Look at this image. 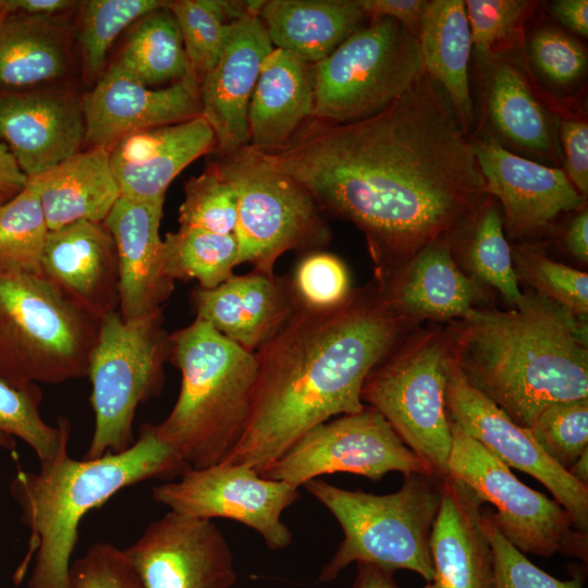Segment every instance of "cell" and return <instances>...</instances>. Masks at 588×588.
<instances>
[{"label": "cell", "instance_id": "obj_22", "mask_svg": "<svg viewBox=\"0 0 588 588\" xmlns=\"http://www.w3.org/2000/svg\"><path fill=\"white\" fill-rule=\"evenodd\" d=\"M41 271L96 319L119 311L118 255L103 222L79 220L49 231Z\"/></svg>", "mask_w": 588, "mask_h": 588}, {"label": "cell", "instance_id": "obj_30", "mask_svg": "<svg viewBox=\"0 0 588 588\" xmlns=\"http://www.w3.org/2000/svg\"><path fill=\"white\" fill-rule=\"evenodd\" d=\"M259 17L273 48L314 64L368 20L358 0H268Z\"/></svg>", "mask_w": 588, "mask_h": 588}, {"label": "cell", "instance_id": "obj_26", "mask_svg": "<svg viewBox=\"0 0 588 588\" xmlns=\"http://www.w3.org/2000/svg\"><path fill=\"white\" fill-rule=\"evenodd\" d=\"M196 318L249 352H257L285 324L295 308L291 286L258 271L233 275L192 293Z\"/></svg>", "mask_w": 588, "mask_h": 588}, {"label": "cell", "instance_id": "obj_51", "mask_svg": "<svg viewBox=\"0 0 588 588\" xmlns=\"http://www.w3.org/2000/svg\"><path fill=\"white\" fill-rule=\"evenodd\" d=\"M79 2L73 0H5V13L33 16H57L66 14Z\"/></svg>", "mask_w": 588, "mask_h": 588}, {"label": "cell", "instance_id": "obj_14", "mask_svg": "<svg viewBox=\"0 0 588 588\" xmlns=\"http://www.w3.org/2000/svg\"><path fill=\"white\" fill-rule=\"evenodd\" d=\"M152 500L197 518H228L256 531L270 550H283L293 541L282 513L299 499L298 488L259 475L243 464L218 463L187 467L179 480L151 489Z\"/></svg>", "mask_w": 588, "mask_h": 588}, {"label": "cell", "instance_id": "obj_50", "mask_svg": "<svg viewBox=\"0 0 588 588\" xmlns=\"http://www.w3.org/2000/svg\"><path fill=\"white\" fill-rule=\"evenodd\" d=\"M551 14L571 32L587 38L588 36V1L558 0L551 7Z\"/></svg>", "mask_w": 588, "mask_h": 588}, {"label": "cell", "instance_id": "obj_29", "mask_svg": "<svg viewBox=\"0 0 588 588\" xmlns=\"http://www.w3.org/2000/svg\"><path fill=\"white\" fill-rule=\"evenodd\" d=\"M37 188L49 231L79 220L103 222L120 198L108 148L89 147L29 179Z\"/></svg>", "mask_w": 588, "mask_h": 588}, {"label": "cell", "instance_id": "obj_28", "mask_svg": "<svg viewBox=\"0 0 588 588\" xmlns=\"http://www.w3.org/2000/svg\"><path fill=\"white\" fill-rule=\"evenodd\" d=\"M72 62L66 14L0 19V93L54 86L69 74Z\"/></svg>", "mask_w": 588, "mask_h": 588}, {"label": "cell", "instance_id": "obj_27", "mask_svg": "<svg viewBox=\"0 0 588 588\" xmlns=\"http://www.w3.org/2000/svg\"><path fill=\"white\" fill-rule=\"evenodd\" d=\"M315 64L273 48L265 58L248 107V146H282L314 113Z\"/></svg>", "mask_w": 588, "mask_h": 588}, {"label": "cell", "instance_id": "obj_17", "mask_svg": "<svg viewBox=\"0 0 588 588\" xmlns=\"http://www.w3.org/2000/svg\"><path fill=\"white\" fill-rule=\"evenodd\" d=\"M485 193L502 206L504 232L524 238L542 232L559 215L584 208V198L562 169L516 155L494 137L471 142Z\"/></svg>", "mask_w": 588, "mask_h": 588}, {"label": "cell", "instance_id": "obj_23", "mask_svg": "<svg viewBox=\"0 0 588 588\" xmlns=\"http://www.w3.org/2000/svg\"><path fill=\"white\" fill-rule=\"evenodd\" d=\"M164 199L120 196L103 224L110 232L119 264V314L123 320L161 310L174 282L162 267L159 234Z\"/></svg>", "mask_w": 588, "mask_h": 588}, {"label": "cell", "instance_id": "obj_3", "mask_svg": "<svg viewBox=\"0 0 588 588\" xmlns=\"http://www.w3.org/2000/svg\"><path fill=\"white\" fill-rule=\"evenodd\" d=\"M444 331L468 382L524 428L553 403L588 399L586 318L534 291L510 310L476 307Z\"/></svg>", "mask_w": 588, "mask_h": 588}, {"label": "cell", "instance_id": "obj_55", "mask_svg": "<svg viewBox=\"0 0 588 588\" xmlns=\"http://www.w3.org/2000/svg\"><path fill=\"white\" fill-rule=\"evenodd\" d=\"M571 476L588 486V449L585 450L567 470Z\"/></svg>", "mask_w": 588, "mask_h": 588}, {"label": "cell", "instance_id": "obj_37", "mask_svg": "<svg viewBox=\"0 0 588 588\" xmlns=\"http://www.w3.org/2000/svg\"><path fill=\"white\" fill-rule=\"evenodd\" d=\"M49 233L35 183L0 205V267L41 274V259Z\"/></svg>", "mask_w": 588, "mask_h": 588}, {"label": "cell", "instance_id": "obj_38", "mask_svg": "<svg viewBox=\"0 0 588 588\" xmlns=\"http://www.w3.org/2000/svg\"><path fill=\"white\" fill-rule=\"evenodd\" d=\"M163 0H88L79 2L78 42L84 75L88 81L102 74L107 54L118 36L149 12L167 7Z\"/></svg>", "mask_w": 588, "mask_h": 588}, {"label": "cell", "instance_id": "obj_36", "mask_svg": "<svg viewBox=\"0 0 588 588\" xmlns=\"http://www.w3.org/2000/svg\"><path fill=\"white\" fill-rule=\"evenodd\" d=\"M41 397L36 383L17 388L0 378V432L23 440L47 466L68 455L71 427L64 417L58 426L47 424L39 412Z\"/></svg>", "mask_w": 588, "mask_h": 588}, {"label": "cell", "instance_id": "obj_20", "mask_svg": "<svg viewBox=\"0 0 588 588\" xmlns=\"http://www.w3.org/2000/svg\"><path fill=\"white\" fill-rule=\"evenodd\" d=\"M272 49L258 15L230 23L221 56L199 84L201 117L215 133L216 152L248 146L249 101L261 64Z\"/></svg>", "mask_w": 588, "mask_h": 588}, {"label": "cell", "instance_id": "obj_13", "mask_svg": "<svg viewBox=\"0 0 588 588\" xmlns=\"http://www.w3.org/2000/svg\"><path fill=\"white\" fill-rule=\"evenodd\" d=\"M390 471L437 475L380 413L365 406L316 426L259 475L299 488L328 474L350 473L379 480Z\"/></svg>", "mask_w": 588, "mask_h": 588}, {"label": "cell", "instance_id": "obj_8", "mask_svg": "<svg viewBox=\"0 0 588 588\" xmlns=\"http://www.w3.org/2000/svg\"><path fill=\"white\" fill-rule=\"evenodd\" d=\"M449 358L444 330H416L371 369L360 393L362 402L440 477L449 476L452 446L445 406Z\"/></svg>", "mask_w": 588, "mask_h": 588}, {"label": "cell", "instance_id": "obj_7", "mask_svg": "<svg viewBox=\"0 0 588 588\" xmlns=\"http://www.w3.org/2000/svg\"><path fill=\"white\" fill-rule=\"evenodd\" d=\"M100 320L41 274L0 267V378L23 388L88 376Z\"/></svg>", "mask_w": 588, "mask_h": 588}, {"label": "cell", "instance_id": "obj_5", "mask_svg": "<svg viewBox=\"0 0 588 588\" xmlns=\"http://www.w3.org/2000/svg\"><path fill=\"white\" fill-rule=\"evenodd\" d=\"M181 388L158 437L193 468L220 463L238 442L249 415L257 359L196 318L170 335Z\"/></svg>", "mask_w": 588, "mask_h": 588}, {"label": "cell", "instance_id": "obj_25", "mask_svg": "<svg viewBox=\"0 0 588 588\" xmlns=\"http://www.w3.org/2000/svg\"><path fill=\"white\" fill-rule=\"evenodd\" d=\"M429 550L433 578L424 588H494L490 542L481 523L485 503L464 483L443 477Z\"/></svg>", "mask_w": 588, "mask_h": 588}, {"label": "cell", "instance_id": "obj_43", "mask_svg": "<svg viewBox=\"0 0 588 588\" xmlns=\"http://www.w3.org/2000/svg\"><path fill=\"white\" fill-rule=\"evenodd\" d=\"M290 286L297 305L321 311L343 305L352 294L345 265L322 252H313L299 261Z\"/></svg>", "mask_w": 588, "mask_h": 588}, {"label": "cell", "instance_id": "obj_11", "mask_svg": "<svg viewBox=\"0 0 588 588\" xmlns=\"http://www.w3.org/2000/svg\"><path fill=\"white\" fill-rule=\"evenodd\" d=\"M236 194L234 235L240 264L273 275L279 257L328 243L330 229L310 193L290 175L272 168L249 146L219 154L210 162Z\"/></svg>", "mask_w": 588, "mask_h": 588}, {"label": "cell", "instance_id": "obj_2", "mask_svg": "<svg viewBox=\"0 0 588 588\" xmlns=\"http://www.w3.org/2000/svg\"><path fill=\"white\" fill-rule=\"evenodd\" d=\"M413 327L387 306L377 286L352 292L331 310L295 303L281 330L255 352L247 422L220 463L260 474L316 426L363 411L366 377Z\"/></svg>", "mask_w": 588, "mask_h": 588}, {"label": "cell", "instance_id": "obj_21", "mask_svg": "<svg viewBox=\"0 0 588 588\" xmlns=\"http://www.w3.org/2000/svg\"><path fill=\"white\" fill-rule=\"evenodd\" d=\"M451 240L427 245L403 265L377 277V290L400 318L416 326L422 320H455L487 299V289L461 270Z\"/></svg>", "mask_w": 588, "mask_h": 588}, {"label": "cell", "instance_id": "obj_58", "mask_svg": "<svg viewBox=\"0 0 588 588\" xmlns=\"http://www.w3.org/2000/svg\"><path fill=\"white\" fill-rule=\"evenodd\" d=\"M1 196H2V194H0V199H1Z\"/></svg>", "mask_w": 588, "mask_h": 588}, {"label": "cell", "instance_id": "obj_35", "mask_svg": "<svg viewBox=\"0 0 588 588\" xmlns=\"http://www.w3.org/2000/svg\"><path fill=\"white\" fill-rule=\"evenodd\" d=\"M457 243H462L469 275L497 290L513 307L522 301L524 293L519 289L512 248L505 237L502 212L491 197L486 198L476 218L454 244Z\"/></svg>", "mask_w": 588, "mask_h": 588}, {"label": "cell", "instance_id": "obj_42", "mask_svg": "<svg viewBox=\"0 0 588 588\" xmlns=\"http://www.w3.org/2000/svg\"><path fill=\"white\" fill-rule=\"evenodd\" d=\"M528 429L544 453L568 470L588 449V399L547 406Z\"/></svg>", "mask_w": 588, "mask_h": 588}, {"label": "cell", "instance_id": "obj_31", "mask_svg": "<svg viewBox=\"0 0 588 588\" xmlns=\"http://www.w3.org/2000/svg\"><path fill=\"white\" fill-rule=\"evenodd\" d=\"M418 42L426 74L443 89L467 135L474 117L468 73L473 39L465 1H426Z\"/></svg>", "mask_w": 588, "mask_h": 588}, {"label": "cell", "instance_id": "obj_9", "mask_svg": "<svg viewBox=\"0 0 588 588\" xmlns=\"http://www.w3.org/2000/svg\"><path fill=\"white\" fill-rule=\"evenodd\" d=\"M161 310L132 320L114 311L101 319L87 376L95 429L83 458L121 453L135 442L136 409L162 390L170 358Z\"/></svg>", "mask_w": 588, "mask_h": 588}, {"label": "cell", "instance_id": "obj_18", "mask_svg": "<svg viewBox=\"0 0 588 588\" xmlns=\"http://www.w3.org/2000/svg\"><path fill=\"white\" fill-rule=\"evenodd\" d=\"M85 142L111 147L122 137L201 115L199 84L186 78L151 89L113 62L83 98Z\"/></svg>", "mask_w": 588, "mask_h": 588}, {"label": "cell", "instance_id": "obj_48", "mask_svg": "<svg viewBox=\"0 0 588 588\" xmlns=\"http://www.w3.org/2000/svg\"><path fill=\"white\" fill-rule=\"evenodd\" d=\"M564 172L577 192L588 194V125L586 121L565 119L560 126Z\"/></svg>", "mask_w": 588, "mask_h": 588}, {"label": "cell", "instance_id": "obj_32", "mask_svg": "<svg viewBox=\"0 0 588 588\" xmlns=\"http://www.w3.org/2000/svg\"><path fill=\"white\" fill-rule=\"evenodd\" d=\"M485 101L488 120L501 140L528 155L555 160V139L548 115L514 65L493 60Z\"/></svg>", "mask_w": 588, "mask_h": 588}, {"label": "cell", "instance_id": "obj_12", "mask_svg": "<svg viewBox=\"0 0 588 588\" xmlns=\"http://www.w3.org/2000/svg\"><path fill=\"white\" fill-rule=\"evenodd\" d=\"M449 476L471 489L497 511L501 534L523 553H556L588 560V532L580 530L555 500L523 483L499 458L450 420Z\"/></svg>", "mask_w": 588, "mask_h": 588}, {"label": "cell", "instance_id": "obj_54", "mask_svg": "<svg viewBox=\"0 0 588 588\" xmlns=\"http://www.w3.org/2000/svg\"><path fill=\"white\" fill-rule=\"evenodd\" d=\"M356 564V575L351 588H399L393 572L372 564Z\"/></svg>", "mask_w": 588, "mask_h": 588}, {"label": "cell", "instance_id": "obj_46", "mask_svg": "<svg viewBox=\"0 0 588 588\" xmlns=\"http://www.w3.org/2000/svg\"><path fill=\"white\" fill-rule=\"evenodd\" d=\"M529 52L538 71L556 85L577 82L587 68L585 47L553 27H541L532 34Z\"/></svg>", "mask_w": 588, "mask_h": 588}, {"label": "cell", "instance_id": "obj_15", "mask_svg": "<svg viewBox=\"0 0 588 588\" xmlns=\"http://www.w3.org/2000/svg\"><path fill=\"white\" fill-rule=\"evenodd\" d=\"M449 419L507 467L522 470L547 487L576 526L588 532V486L550 458L528 428L514 422L473 387L449 358L445 382Z\"/></svg>", "mask_w": 588, "mask_h": 588}, {"label": "cell", "instance_id": "obj_6", "mask_svg": "<svg viewBox=\"0 0 588 588\" xmlns=\"http://www.w3.org/2000/svg\"><path fill=\"white\" fill-rule=\"evenodd\" d=\"M438 475L404 476L392 493L346 490L321 478L303 487L335 517L343 539L320 571L318 580H334L352 563H367L395 572L408 569L426 583L433 578L429 538L441 499Z\"/></svg>", "mask_w": 588, "mask_h": 588}, {"label": "cell", "instance_id": "obj_41", "mask_svg": "<svg viewBox=\"0 0 588 588\" xmlns=\"http://www.w3.org/2000/svg\"><path fill=\"white\" fill-rule=\"evenodd\" d=\"M185 198L179 208L180 226L217 234H233L237 221L236 194L230 182L209 163L184 186Z\"/></svg>", "mask_w": 588, "mask_h": 588}, {"label": "cell", "instance_id": "obj_40", "mask_svg": "<svg viewBox=\"0 0 588 588\" xmlns=\"http://www.w3.org/2000/svg\"><path fill=\"white\" fill-rule=\"evenodd\" d=\"M516 277L534 292L564 306L577 317L588 313V274L549 258L539 248L512 249Z\"/></svg>", "mask_w": 588, "mask_h": 588}, {"label": "cell", "instance_id": "obj_1", "mask_svg": "<svg viewBox=\"0 0 588 588\" xmlns=\"http://www.w3.org/2000/svg\"><path fill=\"white\" fill-rule=\"evenodd\" d=\"M467 136L425 72L369 118H310L282 146L253 149L302 184L322 211L353 222L380 277L431 243H455L478 215L488 196Z\"/></svg>", "mask_w": 588, "mask_h": 588}, {"label": "cell", "instance_id": "obj_57", "mask_svg": "<svg viewBox=\"0 0 588 588\" xmlns=\"http://www.w3.org/2000/svg\"><path fill=\"white\" fill-rule=\"evenodd\" d=\"M7 15L5 13V0H0V19Z\"/></svg>", "mask_w": 588, "mask_h": 588}, {"label": "cell", "instance_id": "obj_33", "mask_svg": "<svg viewBox=\"0 0 588 588\" xmlns=\"http://www.w3.org/2000/svg\"><path fill=\"white\" fill-rule=\"evenodd\" d=\"M169 5L138 20L115 61L148 87L194 78L179 24Z\"/></svg>", "mask_w": 588, "mask_h": 588}, {"label": "cell", "instance_id": "obj_53", "mask_svg": "<svg viewBox=\"0 0 588 588\" xmlns=\"http://www.w3.org/2000/svg\"><path fill=\"white\" fill-rule=\"evenodd\" d=\"M27 181L11 150L0 142V194L19 193Z\"/></svg>", "mask_w": 588, "mask_h": 588}, {"label": "cell", "instance_id": "obj_39", "mask_svg": "<svg viewBox=\"0 0 588 588\" xmlns=\"http://www.w3.org/2000/svg\"><path fill=\"white\" fill-rule=\"evenodd\" d=\"M179 24L191 73L200 84L219 60L229 30L223 0L170 1Z\"/></svg>", "mask_w": 588, "mask_h": 588}, {"label": "cell", "instance_id": "obj_52", "mask_svg": "<svg viewBox=\"0 0 588 588\" xmlns=\"http://www.w3.org/2000/svg\"><path fill=\"white\" fill-rule=\"evenodd\" d=\"M564 244L567 250L579 261H588V211L587 208L579 210L572 220L564 235Z\"/></svg>", "mask_w": 588, "mask_h": 588}, {"label": "cell", "instance_id": "obj_44", "mask_svg": "<svg viewBox=\"0 0 588 588\" xmlns=\"http://www.w3.org/2000/svg\"><path fill=\"white\" fill-rule=\"evenodd\" d=\"M481 523L492 551L494 588H583L579 575L561 580L531 563L501 534L490 509H481Z\"/></svg>", "mask_w": 588, "mask_h": 588}, {"label": "cell", "instance_id": "obj_4", "mask_svg": "<svg viewBox=\"0 0 588 588\" xmlns=\"http://www.w3.org/2000/svg\"><path fill=\"white\" fill-rule=\"evenodd\" d=\"M189 465L163 442L155 425L143 424L135 442L121 453L74 460L68 455L38 473L19 469L10 493L29 529L27 552L13 580L34 566L28 588H71V558L84 516L115 493L148 479L179 478Z\"/></svg>", "mask_w": 588, "mask_h": 588}, {"label": "cell", "instance_id": "obj_19", "mask_svg": "<svg viewBox=\"0 0 588 588\" xmlns=\"http://www.w3.org/2000/svg\"><path fill=\"white\" fill-rule=\"evenodd\" d=\"M0 138L27 179L36 177L79 151L83 98L57 86L0 93Z\"/></svg>", "mask_w": 588, "mask_h": 588}, {"label": "cell", "instance_id": "obj_49", "mask_svg": "<svg viewBox=\"0 0 588 588\" xmlns=\"http://www.w3.org/2000/svg\"><path fill=\"white\" fill-rule=\"evenodd\" d=\"M368 19L391 17L401 23L418 38L421 16L426 1L424 0H358Z\"/></svg>", "mask_w": 588, "mask_h": 588}, {"label": "cell", "instance_id": "obj_47", "mask_svg": "<svg viewBox=\"0 0 588 588\" xmlns=\"http://www.w3.org/2000/svg\"><path fill=\"white\" fill-rule=\"evenodd\" d=\"M71 588H144L124 550L96 542L70 566Z\"/></svg>", "mask_w": 588, "mask_h": 588}, {"label": "cell", "instance_id": "obj_24", "mask_svg": "<svg viewBox=\"0 0 588 588\" xmlns=\"http://www.w3.org/2000/svg\"><path fill=\"white\" fill-rule=\"evenodd\" d=\"M216 148L215 133L200 115L128 134L108 154L122 197L158 200L182 170Z\"/></svg>", "mask_w": 588, "mask_h": 588}, {"label": "cell", "instance_id": "obj_10", "mask_svg": "<svg viewBox=\"0 0 588 588\" xmlns=\"http://www.w3.org/2000/svg\"><path fill=\"white\" fill-rule=\"evenodd\" d=\"M425 73L418 38L391 17H371L315 64L313 118L350 123L394 102Z\"/></svg>", "mask_w": 588, "mask_h": 588}, {"label": "cell", "instance_id": "obj_34", "mask_svg": "<svg viewBox=\"0 0 588 588\" xmlns=\"http://www.w3.org/2000/svg\"><path fill=\"white\" fill-rule=\"evenodd\" d=\"M162 267L172 280H197L199 287L210 290L231 277L240 265L238 244L233 234H217L180 226L162 240Z\"/></svg>", "mask_w": 588, "mask_h": 588}, {"label": "cell", "instance_id": "obj_56", "mask_svg": "<svg viewBox=\"0 0 588 588\" xmlns=\"http://www.w3.org/2000/svg\"><path fill=\"white\" fill-rule=\"evenodd\" d=\"M0 449L13 451L15 449L14 438L0 432Z\"/></svg>", "mask_w": 588, "mask_h": 588}, {"label": "cell", "instance_id": "obj_45", "mask_svg": "<svg viewBox=\"0 0 588 588\" xmlns=\"http://www.w3.org/2000/svg\"><path fill=\"white\" fill-rule=\"evenodd\" d=\"M532 5V2L525 0L465 1L473 45L477 51L494 60L501 47L519 30Z\"/></svg>", "mask_w": 588, "mask_h": 588}, {"label": "cell", "instance_id": "obj_16", "mask_svg": "<svg viewBox=\"0 0 588 588\" xmlns=\"http://www.w3.org/2000/svg\"><path fill=\"white\" fill-rule=\"evenodd\" d=\"M144 588H233L234 556L211 520L169 511L123 549Z\"/></svg>", "mask_w": 588, "mask_h": 588}]
</instances>
